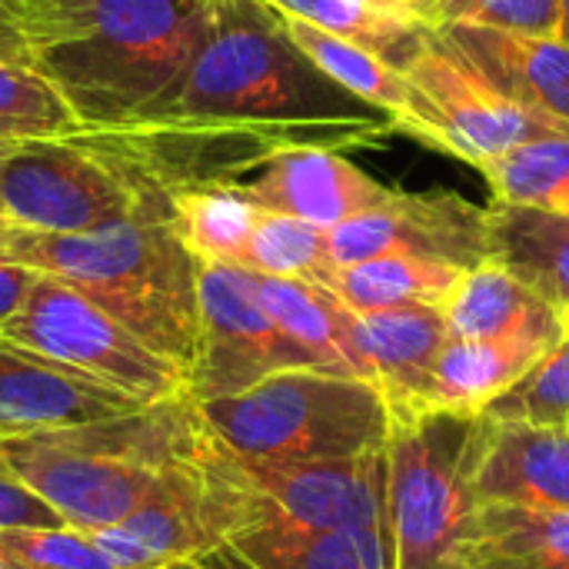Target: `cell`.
I'll use <instances>...</instances> for the list:
<instances>
[{
  "label": "cell",
  "instance_id": "8fae6325",
  "mask_svg": "<svg viewBox=\"0 0 569 569\" xmlns=\"http://www.w3.org/2000/svg\"><path fill=\"white\" fill-rule=\"evenodd\" d=\"M393 253L447 260L470 270L490 260L487 207H477L453 190H393L387 203L330 230L333 267Z\"/></svg>",
  "mask_w": 569,
  "mask_h": 569
},
{
  "label": "cell",
  "instance_id": "277c9868",
  "mask_svg": "<svg viewBox=\"0 0 569 569\" xmlns=\"http://www.w3.org/2000/svg\"><path fill=\"white\" fill-rule=\"evenodd\" d=\"M7 253L80 290L190 380L200 347V260L170 217H133L87 233L13 227Z\"/></svg>",
  "mask_w": 569,
  "mask_h": 569
},
{
  "label": "cell",
  "instance_id": "7a4b0ae2",
  "mask_svg": "<svg viewBox=\"0 0 569 569\" xmlns=\"http://www.w3.org/2000/svg\"><path fill=\"white\" fill-rule=\"evenodd\" d=\"M217 0H13V30L80 127L157 117L203 47Z\"/></svg>",
  "mask_w": 569,
  "mask_h": 569
},
{
  "label": "cell",
  "instance_id": "ac0fdd59",
  "mask_svg": "<svg viewBox=\"0 0 569 569\" xmlns=\"http://www.w3.org/2000/svg\"><path fill=\"white\" fill-rule=\"evenodd\" d=\"M433 33L497 90L569 127V43L563 37H520L483 27H433Z\"/></svg>",
  "mask_w": 569,
  "mask_h": 569
},
{
  "label": "cell",
  "instance_id": "ab89813d",
  "mask_svg": "<svg viewBox=\"0 0 569 569\" xmlns=\"http://www.w3.org/2000/svg\"><path fill=\"white\" fill-rule=\"evenodd\" d=\"M0 27H13V17H10V10L0 3Z\"/></svg>",
  "mask_w": 569,
  "mask_h": 569
},
{
  "label": "cell",
  "instance_id": "ee69618b",
  "mask_svg": "<svg viewBox=\"0 0 569 569\" xmlns=\"http://www.w3.org/2000/svg\"><path fill=\"white\" fill-rule=\"evenodd\" d=\"M0 3H3V7H7V10H10V3H13V0H0Z\"/></svg>",
  "mask_w": 569,
  "mask_h": 569
},
{
  "label": "cell",
  "instance_id": "484cf974",
  "mask_svg": "<svg viewBox=\"0 0 569 569\" xmlns=\"http://www.w3.org/2000/svg\"><path fill=\"white\" fill-rule=\"evenodd\" d=\"M280 13L310 20L323 30L350 37L390 63H403L430 30V0H267Z\"/></svg>",
  "mask_w": 569,
  "mask_h": 569
},
{
  "label": "cell",
  "instance_id": "603a6c76",
  "mask_svg": "<svg viewBox=\"0 0 569 569\" xmlns=\"http://www.w3.org/2000/svg\"><path fill=\"white\" fill-rule=\"evenodd\" d=\"M283 27L290 33V40L343 90H350L353 97H360L363 103L383 110L397 130L403 137L420 133V120H417V107H413V90L410 80L403 77V70L397 63H390L387 57H380L377 50L340 37L333 30H323L310 20L290 17L283 13Z\"/></svg>",
  "mask_w": 569,
  "mask_h": 569
},
{
  "label": "cell",
  "instance_id": "8992f818",
  "mask_svg": "<svg viewBox=\"0 0 569 569\" xmlns=\"http://www.w3.org/2000/svg\"><path fill=\"white\" fill-rule=\"evenodd\" d=\"M480 417L430 410L393 420L387 440V530L393 569H450L473 507L470 460Z\"/></svg>",
  "mask_w": 569,
  "mask_h": 569
},
{
  "label": "cell",
  "instance_id": "ffe728a7",
  "mask_svg": "<svg viewBox=\"0 0 569 569\" xmlns=\"http://www.w3.org/2000/svg\"><path fill=\"white\" fill-rule=\"evenodd\" d=\"M563 337L567 327L500 340H450L433 370V410L480 417L487 403L507 393Z\"/></svg>",
  "mask_w": 569,
  "mask_h": 569
},
{
  "label": "cell",
  "instance_id": "7c38bea8",
  "mask_svg": "<svg viewBox=\"0 0 569 569\" xmlns=\"http://www.w3.org/2000/svg\"><path fill=\"white\" fill-rule=\"evenodd\" d=\"M237 463L257 497V520L303 530L387 527V450L330 463H267L247 457H237Z\"/></svg>",
  "mask_w": 569,
  "mask_h": 569
},
{
  "label": "cell",
  "instance_id": "3957f363",
  "mask_svg": "<svg viewBox=\"0 0 569 569\" xmlns=\"http://www.w3.org/2000/svg\"><path fill=\"white\" fill-rule=\"evenodd\" d=\"M210 423L190 390L117 417L0 440V460L73 530L123 523L160 477L200 453Z\"/></svg>",
  "mask_w": 569,
  "mask_h": 569
},
{
  "label": "cell",
  "instance_id": "b9f144b4",
  "mask_svg": "<svg viewBox=\"0 0 569 569\" xmlns=\"http://www.w3.org/2000/svg\"><path fill=\"white\" fill-rule=\"evenodd\" d=\"M0 263H13L10 253H7V243H0Z\"/></svg>",
  "mask_w": 569,
  "mask_h": 569
},
{
  "label": "cell",
  "instance_id": "f1b7e54d",
  "mask_svg": "<svg viewBox=\"0 0 569 569\" xmlns=\"http://www.w3.org/2000/svg\"><path fill=\"white\" fill-rule=\"evenodd\" d=\"M240 270H250L257 277L310 280L327 287L330 273L337 270L330 257V230L290 213L260 210Z\"/></svg>",
  "mask_w": 569,
  "mask_h": 569
},
{
  "label": "cell",
  "instance_id": "5b68a950",
  "mask_svg": "<svg viewBox=\"0 0 569 569\" xmlns=\"http://www.w3.org/2000/svg\"><path fill=\"white\" fill-rule=\"evenodd\" d=\"M210 430L237 457L267 463H330L387 450L393 413L377 383L297 367L257 387L200 403Z\"/></svg>",
  "mask_w": 569,
  "mask_h": 569
},
{
  "label": "cell",
  "instance_id": "7402d4cb",
  "mask_svg": "<svg viewBox=\"0 0 569 569\" xmlns=\"http://www.w3.org/2000/svg\"><path fill=\"white\" fill-rule=\"evenodd\" d=\"M450 340H500L547 327H567L563 313L533 293L493 257L470 267L443 303Z\"/></svg>",
  "mask_w": 569,
  "mask_h": 569
},
{
  "label": "cell",
  "instance_id": "e0dca14e",
  "mask_svg": "<svg viewBox=\"0 0 569 569\" xmlns=\"http://www.w3.org/2000/svg\"><path fill=\"white\" fill-rule=\"evenodd\" d=\"M193 563L207 569H393V543L387 527L303 530L257 520Z\"/></svg>",
  "mask_w": 569,
  "mask_h": 569
},
{
  "label": "cell",
  "instance_id": "d6986e66",
  "mask_svg": "<svg viewBox=\"0 0 569 569\" xmlns=\"http://www.w3.org/2000/svg\"><path fill=\"white\" fill-rule=\"evenodd\" d=\"M450 569H569V510L473 503Z\"/></svg>",
  "mask_w": 569,
  "mask_h": 569
},
{
  "label": "cell",
  "instance_id": "1f68e13d",
  "mask_svg": "<svg viewBox=\"0 0 569 569\" xmlns=\"http://www.w3.org/2000/svg\"><path fill=\"white\" fill-rule=\"evenodd\" d=\"M430 27H483L520 37H560V0H430Z\"/></svg>",
  "mask_w": 569,
  "mask_h": 569
},
{
  "label": "cell",
  "instance_id": "5bb4252c",
  "mask_svg": "<svg viewBox=\"0 0 569 569\" xmlns=\"http://www.w3.org/2000/svg\"><path fill=\"white\" fill-rule=\"evenodd\" d=\"M133 397L0 340V440L137 410Z\"/></svg>",
  "mask_w": 569,
  "mask_h": 569
},
{
  "label": "cell",
  "instance_id": "d6a6232c",
  "mask_svg": "<svg viewBox=\"0 0 569 569\" xmlns=\"http://www.w3.org/2000/svg\"><path fill=\"white\" fill-rule=\"evenodd\" d=\"M7 569H117L97 543L73 527L57 530H0Z\"/></svg>",
  "mask_w": 569,
  "mask_h": 569
},
{
  "label": "cell",
  "instance_id": "f546056e",
  "mask_svg": "<svg viewBox=\"0 0 569 569\" xmlns=\"http://www.w3.org/2000/svg\"><path fill=\"white\" fill-rule=\"evenodd\" d=\"M0 120L27 137H63L80 127L60 90L30 67L13 27H0Z\"/></svg>",
  "mask_w": 569,
  "mask_h": 569
},
{
  "label": "cell",
  "instance_id": "74e56055",
  "mask_svg": "<svg viewBox=\"0 0 569 569\" xmlns=\"http://www.w3.org/2000/svg\"><path fill=\"white\" fill-rule=\"evenodd\" d=\"M10 233H13V223L0 213V243H7V237H10Z\"/></svg>",
  "mask_w": 569,
  "mask_h": 569
},
{
  "label": "cell",
  "instance_id": "cb8c5ba5",
  "mask_svg": "<svg viewBox=\"0 0 569 569\" xmlns=\"http://www.w3.org/2000/svg\"><path fill=\"white\" fill-rule=\"evenodd\" d=\"M490 257L517 273L560 313L569 310V213L513 207L493 200L487 207Z\"/></svg>",
  "mask_w": 569,
  "mask_h": 569
},
{
  "label": "cell",
  "instance_id": "83f0119b",
  "mask_svg": "<svg viewBox=\"0 0 569 569\" xmlns=\"http://www.w3.org/2000/svg\"><path fill=\"white\" fill-rule=\"evenodd\" d=\"M493 200L569 213V137H543L520 143L483 170Z\"/></svg>",
  "mask_w": 569,
  "mask_h": 569
},
{
  "label": "cell",
  "instance_id": "836d02e7",
  "mask_svg": "<svg viewBox=\"0 0 569 569\" xmlns=\"http://www.w3.org/2000/svg\"><path fill=\"white\" fill-rule=\"evenodd\" d=\"M67 520L0 460V530H57Z\"/></svg>",
  "mask_w": 569,
  "mask_h": 569
},
{
  "label": "cell",
  "instance_id": "4fadbf2b",
  "mask_svg": "<svg viewBox=\"0 0 569 569\" xmlns=\"http://www.w3.org/2000/svg\"><path fill=\"white\" fill-rule=\"evenodd\" d=\"M223 187H233L260 210L290 213L327 230L393 197V187H383L333 147H277Z\"/></svg>",
  "mask_w": 569,
  "mask_h": 569
},
{
  "label": "cell",
  "instance_id": "9a60e30c",
  "mask_svg": "<svg viewBox=\"0 0 569 569\" xmlns=\"http://www.w3.org/2000/svg\"><path fill=\"white\" fill-rule=\"evenodd\" d=\"M473 503L569 510V430L493 423L480 417L470 460Z\"/></svg>",
  "mask_w": 569,
  "mask_h": 569
},
{
  "label": "cell",
  "instance_id": "60d3db41",
  "mask_svg": "<svg viewBox=\"0 0 569 569\" xmlns=\"http://www.w3.org/2000/svg\"><path fill=\"white\" fill-rule=\"evenodd\" d=\"M163 569H207V567H200V563H193V560H183V563H170V567H163Z\"/></svg>",
  "mask_w": 569,
  "mask_h": 569
},
{
  "label": "cell",
  "instance_id": "30bf717a",
  "mask_svg": "<svg viewBox=\"0 0 569 569\" xmlns=\"http://www.w3.org/2000/svg\"><path fill=\"white\" fill-rule=\"evenodd\" d=\"M297 367L320 363L260 303L253 273L200 263V347L187 380L190 397L197 403L233 397Z\"/></svg>",
  "mask_w": 569,
  "mask_h": 569
},
{
  "label": "cell",
  "instance_id": "4dcf8cb0",
  "mask_svg": "<svg viewBox=\"0 0 569 569\" xmlns=\"http://www.w3.org/2000/svg\"><path fill=\"white\" fill-rule=\"evenodd\" d=\"M493 423L563 427L569 430V333L547 350L507 393L483 407Z\"/></svg>",
  "mask_w": 569,
  "mask_h": 569
},
{
  "label": "cell",
  "instance_id": "2e32d148",
  "mask_svg": "<svg viewBox=\"0 0 569 569\" xmlns=\"http://www.w3.org/2000/svg\"><path fill=\"white\" fill-rule=\"evenodd\" d=\"M357 343L393 420L433 410V370L450 343L443 307L410 303L357 313Z\"/></svg>",
  "mask_w": 569,
  "mask_h": 569
},
{
  "label": "cell",
  "instance_id": "f6af8a7d",
  "mask_svg": "<svg viewBox=\"0 0 569 569\" xmlns=\"http://www.w3.org/2000/svg\"><path fill=\"white\" fill-rule=\"evenodd\" d=\"M0 569H7V563H3V557H0Z\"/></svg>",
  "mask_w": 569,
  "mask_h": 569
},
{
  "label": "cell",
  "instance_id": "8d00e7d4",
  "mask_svg": "<svg viewBox=\"0 0 569 569\" xmlns=\"http://www.w3.org/2000/svg\"><path fill=\"white\" fill-rule=\"evenodd\" d=\"M0 137H13V140H30V137H27L23 130H17L13 123H3V120H0Z\"/></svg>",
  "mask_w": 569,
  "mask_h": 569
},
{
  "label": "cell",
  "instance_id": "e575fe53",
  "mask_svg": "<svg viewBox=\"0 0 569 569\" xmlns=\"http://www.w3.org/2000/svg\"><path fill=\"white\" fill-rule=\"evenodd\" d=\"M40 270L23 267V263H0V330L7 327V320L23 307L27 293L33 290Z\"/></svg>",
  "mask_w": 569,
  "mask_h": 569
},
{
  "label": "cell",
  "instance_id": "ba28073f",
  "mask_svg": "<svg viewBox=\"0 0 569 569\" xmlns=\"http://www.w3.org/2000/svg\"><path fill=\"white\" fill-rule=\"evenodd\" d=\"M400 70L413 90L420 120L417 143L450 153L477 170L520 143L569 137V127L560 120L497 90L477 67L450 50L433 27L420 37Z\"/></svg>",
  "mask_w": 569,
  "mask_h": 569
},
{
  "label": "cell",
  "instance_id": "7bdbcfd3",
  "mask_svg": "<svg viewBox=\"0 0 569 569\" xmlns=\"http://www.w3.org/2000/svg\"><path fill=\"white\" fill-rule=\"evenodd\" d=\"M563 323H567V333H569V310H567V313H563Z\"/></svg>",
  "mask_w": 569,
  "mask_h": 569
},
{
  "label": "cell",
  "instance_id": "44dd1931",
  "mask_svg": "<svg viewBox=\"0 0 569 569\" xmlns=\"http://www.w3.org/2000/svg\"><path fill=\"white\" fill-rule=\"evenodd\" d=\"M253 287L283 333H290L323 370L350 373L373 383V373L357 343V313L330 287L257 273Z\"/></svg>",
  "mask_w": 569,
  "mask_h": 569
},
{
  "label": "cell",
  "instance_id": "52a82bcc",
  "mask_svg": "<svg viewBox=\"0 0 569 569\" xmlns=\"http://www.w3.org/2000/svg\"><path fill=\"white\" fill-rule=\"evenodd\" d=\"M0 340L87 373L137 403H160L187 390V373L137 340L120 320L60 277L40 273Z\"/></svg>",
  "mask_w": 569,
  "mask_h": 569
},
{
  "label": "cell",
  "instance_id": "4316f807",
  "mask_svg": "<svg viewBox=\"0 0 569 569\" xmlns=\"http://www.w3.org/2000/svg\"><path fill=\"white\" fill-rule=\"evenodd\" d=\"M260 207L223 183H200L170 197V223L200 263L240 267Z\"/></svg>",
  "mask_w": 569,
  "mask_h": 569
},
{
  "label": "cell",
  "instance_id": "d4e9b609",
  "mask_svg": "<svg viewBox=\"0 0 569 569\" xmlns=\"http://www.w3.org/2000/svg\"><path fill=\"white\" fill-rule=\"evenodd\" d=\"M463 273H467L463 267L447 260L393 253V257H373L350 267H337L327 287L353 313H373V310L410 307V303L443 307Z\"/></svg>",
  "mask_w": 569,
  "mask_h": 569
},
{
  "label": "cell",
  "instance_id": "d590c367",
  "mask_svg": "<svg viewBox=\"0 0 569 569\" xmlns=\"http://www.w3.org/2000/svg\"><path fill=\"white\" fill-rule=\"evenodd\" d=\"M560 37L569 43V0H560Z\"/></svg>",
  "mask_w": 569,
  "mask_h": 569
},
{
  "label": "cell",
  "instance_id": "9c48e42d",
  "mask_svg": "<svg viewBox=\"0 0 569 569\" xmlns=\"http://www.w3.org/2000/svg\"><path fill=\"white\" fill-rule=\"evenodd\" d=\"M0 213L37 233H87L143 217L123 180L70 137L13 143L0 163Z\"/></svg>",
  "mask_w": 569,
  "mask_h": 569
},
{
  "label": "cell",
  "instance_id": "f35d334b",
  "mask_svg": "<svg viewBox=\"0 0 569 569\" xmlns=\"http://www.w3.org/2000/svg\"><path fill=\"white\" fill-rule=\"evenodd\" d=\"M13 143H17L13 137H0V163H3V157H7V153L13 150Z\"/></svg>",
  "mask_w": 569,
  "mask_h": 569
},
{
  "label": "cell",
  "instance_id": "6da1fadb",
  "mask_svg": "<svg viewBox=\"0 0 569 569\" xmlns=\"http://www.w3.org/2000/svg\"><path fill=\"white\" fill-rule=\"evenodd\" d=\"M150 120L230 130L263 153L277 147H377L397 123L333 83L287 33L267 0H217L210 33L173 100Z\"/></svg>",
  "mask_w": 569,
  "mask_h": 569
}]
</instances>
